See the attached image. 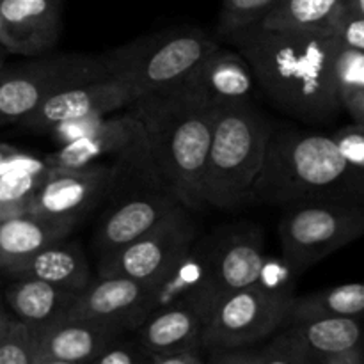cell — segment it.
<instances>
[{
  "label": "cell",
  "instance_id": "obj_1",
  "mask_svg": "<svg viewBox=\"0 0 364 364\" xmlns=\"http://www.w3.org/2000/svg\"><path fill=\"white\" fill-rule=\"evenodd\" d=\"M224 38L247 60L255 80L281 110L304 121H326L341 110L334 84V36L252 23Z\"/></svg>",
  "mask_w": 364,
  "mask_h": 364
},
{
  "label": "cell",
  "instance_id": "obj_2",
  "mask_svg": "<svg viewBox=\"0 0 364 364\" xmlns=\"http://www.w3.org/2000/svg\"><path fill=\"white\" fill-rule=\"evenodd\" d=\"M128 107L141 124L156 176L166 181L183 208H203L201 188L213 110L198 105L180 87L149 92Z\"/></svg>",
  "mask_w": 364,
  "mask_h": 364
},
{
  "label": "cell",
  "instance_id": "obj_3",
  "mask_svg": "<svg viewBox=\"0 0 364 364\" xmlns=\"http://www.w3.org/2000/svg\"><path fill=\"white\" fill-rule=\"evenodd\" d=\"M341 192L361 196L363 188L354 183L331 135L272 130L251 198L294 203L331 199Z\"/></svg>",
  "mask_w": 364,
  "mask_h": 364
},
{
  "label": "cell",
  "instance_id": "obj_4",
  "mask_svg": "<svg viewBox=\"0 0 364 364\" xmlns=\"http://www.w3.org/2000/svg\"><path fill=\"white\" fill-rule=\"evenodd\" d=\"M272 130L252 102L213 110L201 188L205 205L231 210L251 198Z\"/></svg>",
  "mask_w": 364,
  "mask_h": 364
},
{
  "label": "cell",
  "instance_id": "obj_5",
  "mask_svg": "<svg viewBox=\"0 0 364 364\" xmlns=\"http://www.w3.org/2000/svg\"><path fill=\"white\" fill-rule=\"evenodd\" d=\"M219 41L199 28H169L142 36L98 55L105 77L127 84L137 98L180 85Z\"/></svg>",
  "mask_w": 364,
  "mask_h": 364
},
{
  "label": "cell",
  "instance_id": "obj_6",
  "mask_svg": "<svg viewBox=\"0 0 364 364\" xmlns=\"http://www.w3.org/2000/svg\"><path fill=\"white\" fill-rule=\"evenodd\" d=\"M364 231V213L350 203L323 199L301 205L284 213L279 223L281 258L297 274H302L358 240Z\"/></svg>",
  "mask_w": 364,
  "mask_h": 364
},
{
  "label": "cell",
  "instance_id": "obj_7",
  "mask_svg": "<svg viewBox=\"0 0 364 364\" xmlns=\"http://www.w3.org/2000/svg\"><path fill=\"white\" fill-rule=\"evenodd\" d=\"M291 301L258 283L224 294L206 322L201 347L238 350L272 336L288 322Z\"/></svg>",
  "mask_w": 364,
  "mask_h": 364
},
{
  "label": "cell",
  "instance_id": "obj_8",
  "mask_svg": "<svg viewBox=\"0 0 364 364\" xmlns=\"http://www.w3.org/2000/svg\"><path fill=\"white\" fill-rule=\"evenodd\" d=\"M107 78L98 55H57L0 70V128L20 123L50 95Z\"/></svg>",
  "mask_w": 364,
  "mask_h": 364
},
{
  "label": "cell",
  "instance_id": "obj_9",
  "mask_svg": "<svg viewBox=\"0 0 364 364\" xmlns=\"http://www.w3.org/2000/svg\"><path fill=\"white\" fill-rule=\"evenodd\" d=\"M50 169H85L100 164L151 167L141 124L130 112L123 116H105L85 137L59 146L46 156Z\"/></svg>",
  "mask_w": 364,
  "mask_h": 364
},
{
  "label": "cell",
  "instance_id": "obj_10",
  "mask_svg": "<svg viewBox=\"0 0 364 364\" xmlns=\"http://www.w3.org/2000/svg\"><path fill=\"white\" fill-rule=\"evenodd\" d=\"M187 210V208H185ZM183 208L139 240L100 262L98 276H123L153 283L198 238Z\"/></svg>",
  "mask_w": 364,
  "mask_h": 364
},
{
  "label": "cell",
  "instance_id": "obj_11",
  "mask_svg": "<svg viewBox=\"0 0 364 364\" xmlns=\"http://www.w3.org/2000/svg\"><path fill=\"white\" fill-rule=\"evenodd\" d=\"M119 166L100 164L85 169H48L31 199L28 213L78 223L116 183Z\"/></svg>",
  "mask_w": 364,
  "mask_h": 364
},
{
  "label": "cell",
  "instance_id": "obj_12",
  "mask_svg": "<svg viewBox=\"0 0 364 364\" xmlns=\"http://www.w3.org/2000/svg\"><path fill=\"white\" fill-rule=\"evenodd\" d=\"M137 100L134 89L114 78H98L63 89L43 100L20 124L34 134H48L53 127L75 119L109 116Z\"/></svg>",
  "mask_w": 364,
  "mask_h": 364
},
{
  "label": "cell",
  "instance_id": "obj_13",
  "mask_svg": "<svg viewBox=\"0 0 364 364\" xmlns=\"http://www.w3.org/2000/svg\"><path fill=\"white\" fill-rule=\"evenodd\" d=\"M212 252L196 240L149 283L146 316L171 306H198L212 315L217 302L212 283Z\"/></svg>",
  "mask_w": 364,
  "mask_h": 364
},
{
  "label": "cell",
  "instance_id": "obj_14",
  "mask_svg": "<svg viewBox=\"0 0 364 364\" xmlns=\"http://www.w3.org/2000/svg\"><path fill=\"white\" fill-rule=\"evenodd\" d=\"M255 75L247 60L237 50L217 48L185 77L180 87L191 100L205 109L238 105L251 102Z\"/></svg>",
  "mask_w": 364,
  "mask_h": 364
},
{
  "label": "cell",
  "instance_id": "obj_15",
  "mask_svg": "<svg viewBox=\"0 0 364 364\" xmlns=\"http://www.w3.org/2000/svg\"><path fill=\"white\" fill-rule=\"evenodd\" d=\"M148 284L123 276H98L77 294L64 318L92 320L121 331L137 329L146 316Z\"/></svg>",
  "mask_w": 364,
  "mask_h": 364
},
{
  "label": "cell",
  "instance_id": "obj_16",
  "mask_svg": "<svg viewBox=\"0 0 364 364\" xmlns=\"http://www.w3.org/2000/svg\"><path fill=\"white\" fill-rule=\"evenodd\" d=\"M60 0H0V46L18 55H41L59 41Z\"/></svg>",
  "mask_w": 364,
  "mask_h": 364
},
{
  "label": "cell",
  "instance_id": "obj_17",
  "mask_svg": "<svg viewBox=\"0 0 364 364\" xmlns=\"http://www.w3.org/2000/svg\"><path fill=\"white\" fill-rule=\"evenodd\" d=\"M183 208L174 196L141 194L121 203L103 219L96 233L100 262L139 240Z\"/></svg>",
  "mask_w": 364,
  "mask_h": 364
},
{
  "label": "cell",
  "instance_id": "obj_18",
  "mask_svg": "<svg viewBox=\"0 0 364 364\" xmlns=\"http://www.w3.org/2000/svg\"><path fill=\"white\" fill-rule=\"evenodd\" d=\"M208 318L210 313L198 306H171L160 309L146 316L135 329L139 331V345L151 358L198 352Z\"/></svg>",
  "mask_w": 364,
  "mask_h": 364
},
{
  "label": "cell",
  "instance_id": "obj_19",
  "mask_svg": "<svg viewBox=\"0 0 364 364\" xmlns=\"http://www.w3.org/2000/svg\"><path fill=\"white\" fill-rule=\"evenodd\" d=\"M123 333L114 326L78 318H63L36 331V358L87 364L102 348Z\"/></svg>",
  "mask_w": 364,
  "mask_h": 364
},
{
  "label": "cell",
  "instance_id": "obj_20",
  "mask_svg": "<svg viewBox=\"0 0 364 364\" xmlns=\"http://www.w3.org/2000/svg\"><path fill=\"white\" fill-rule=\"evenodd\" d=\"M77 223L46 217L25 215L0 223V270L16 276L34 255L55 242L64 240Z\"/></svg>",
  "mask_w": 364,
  "mask_h": 364
},
{
  "label": "cell",
  "instance_id": "obj_21",
  "mask_svg": "<svg viewBox=\"0 0 364 364\" xmlns=\"http://www.w3.org/2000/svg\"><path fill=\"white\" fill-rule=\"evenodd\" d=\"M265 262V247L258 231H242L228 238L219 251L212 252V283L217 299L258 283Z\"/></svg>",
  "mask_w": 364,
  "mask_h": 364
},
{
  "label": "cell",
  "instance_id": "obj_22",
  "mask_svg": "<svg viewBox=\"0 0 364 364\" xmlns=\"http://www.w3.org/2000/svg\"><path fill=\"white\" fill-rule=\"evenodd\" d=\"M345 11L364 14V0H279L258 23L272 31L333 36Z\"/></svg>",
  "mask_w": 364,
  "mask_h": 364
},
{
  "label": "cell",
  "instance_id": "obj_23",
  "mask_svg": "<svg viewBox=\"0 0 364 364\" xmlns=\"http://www.w3.org/2000/svg\"><path fill=\"white\" fill-rule=\"evenodd\" d=\"M78 291L64 290L34 277H18L6 290V301L16 320L32 333L63 320L70 311Z\"/></svg>",
  "mask_w": 364,
  "mask_h": 364
},
{
  "label": "cell",
  "instance_id": "obj_24",
  "mask_svg": "<svg viewBox=\"0 0 364 364\" xmlns=\"http://www.w3.org/2000/svg\"><path fill=\"white\" fill-rule=\"evenodd\" d=\"M34 277L64 290L80 291L91 283V269L84 251L75 242H55L32 256L16 274Z\"/></svg>",
  "mask_w": 364,
  "mask_h": 364
},
{
  "label": "cell",
  "instance_id": "obj_25",
  "mask_svg": "<svg viewBox=\"0 0 364 364\" xmlns=\"http://www.w3.org/2000/svg\"><path fill=\"white\" fill-rule=\"evenodd\" d=\"M48 169L45 159L18 148L0 162V223L28 213L32 196Z\"/></svg>",
  "mask_w": 364,
  "mask_h": 364
},
{
  "label": "cell",
  "instance_id": "obj_26",
  "mask_svg": "<svg viewBox=\"0 0 364 364\" xmlns=\"http://www.w3.org/2000/svg\"><path fill=\"white\" fill-rule=\"evenodd\" d=\"M290 334L299 347L318 364L322 359L361 345V316H331L291 323Z\"/></svg>",
  "mask_w": 364,
  "mask_h": 364
},
{
  "label": "cell",
  "instance_id": "obj_27",
  "mask_svg": "<svg viewBox=\"0 0 364 364\" xmlns=\"http://www.w3.org/2000/svg\"><path fill=\"white\" fill-rule=\"evenodd\" d=\"M364 313V287L347 283L315 291L304 297H294L288 322L331 318V316H361Z\"/></svg>",
  "mask_w": 364,
  "mask_h": 364
},
{
  "label": "cell",
  "instance_id": "obj_28",
  "mask_svg": "<svg viewBox=\"0 0 364 364\" xmlns=\"http://www.w3.org/2000/svg\"><path fill=\"white\" fill-rule=\"evenodd\" d=\"M334 84L340 107L354 124L364 127V52L338 45L334 59Z\"/></svg>",
  "mask_w": 364,
  "mask_h": 364
},
{
  "label": "cell",
  "instance_id": "obj_29",
  "mask_svg": "<svg viewBox=\"0 0 364 364\" xmlns=\"http://www.w3.org/2000/svg\"><path fill=\"white\" fill-rule=\"evenodd\" d=\"M279 0H223L219 31L228 34L237 28L258 23Z\"/></svg>",
  "mask_w": 364,
  "mask_h": 364
},
{
  "label": "cell",
  "instance_id": "obj_30",
  "mask_svg": "<svg viewBox=\"0 0 364 364\" xmlns=\"http://www.w3.org/2000/svg\"><path fill=\"white\" fill-rule=\"evenodd\" d=\"M34 333L20 320H11L0 340V364H34Z\"/></svg>",
  "mask_w": 364,
  "mask_h": 364
},
{
  "label": "cell",
  "instance_id": "obj_31",
  "mask_svg": "<svg viewBox=\"0 0 364 364\" xmlns=\"http://www.w3.org/2000/svg\"><path fill=\"white\" fill-rule=\"evenodd\" d=\"M334 144L350 173L352 180L358 187L363 188L364 178V127L350 124L333 135Z\"/></svg>",
  "mask_w": 364,
  "mask_h": 364
},
{
  "label": "cell",
  "instance_id": "obj_32",
  "mask_svg": "<svg viewBox=\"0 0 364 364\" xmlns=\"http://www.w3.org/2000/svg\"><path fill=\"white\" fill-rule=\"evenodd\" d=\"M256 364H315L308 354L299 347L290 331L281 334L265 350L258 352Z\"/></svg>",
  "mask_w": 364,
  "mask_h": 364
},
{
  "label": "cell",
  "instance_id": "obj_33",
  "mask_svg": "<svg viewBox=\"0 0 364 364\" xmlns=\"http://www.w3.org/2000/svg\"><path fill=\"white\" fill-rule=\"evenodd\" d=\"M299 274L284 262L281 259H272L267 258L265 265H263L262 274H259L258 284H262L265 290L274 291L277 295H283V297L294 299V288H295V277Z\"/></svg>",
  "mask_w": 364,
  "mask_h": 364
},
{
  "label": "cell",
  "instance_id": "obj_34",
  "mask_svg": "<svg viewBox=\"0 0 364 364\" xmlns=\"http://www.w3.org/2000/svg\"><path fill=\"white\" fill-rule=\"evenodd\" d=\"M144 355L148 354L139 343L117 341L116 338L105 348H102L96 354V358L91 359L87 364H146L149 359H144Z\"/></svg>",
  "mask_w": 364,
  "mask_h": 364
},
{
  "label": "cell",
  "instance_id": "obj_35",
  "mask_svg": "<svg viewBox=\"0 0 364 364\" xmlns=\"http://www.w3.org/2000/svg\"><path fill=\"white\" fill-rule=\"evenodd\" d=\"M334 39L343 48L363 50L364 52V14L345 11L334 28Z\"/></svg>",
  "mask_w": 364,
  "mask_h": 364
},
{
  "label": "cell",
  "instance_id": "obj_36",
  "mask_svg": "<svg viewBox=\"0 0 364 364\" xmlns=\"http://www.w3.org/2000/svg\"><path fill=\"white\" fill-rule=\"evenodd\" d=\"M208 364H256L258 354L238 350H212Z\"/></svg>",
  "mask_w": 364,
  "mask_h": 364
},
{
  "label": "cell",
  "instance_id": "obj_37",
  "mask_svg": "<svg viewBox=\"0 0 364 364\" xmlns=\"http://www.w3.org/2000/svg\"><path fill=\"white\" fill-rule=\"evenodd\" d=\"M146 364H205L203 359L199 358L198 352H180V354H169V355H155L149 358Z\"/></svg>",
  "mask_w": 364,
  "mask_h": 364
},
{
  "label": "cell",
  "instance_id": "obj_38",
  "mask_svg": "<svg viewBox=\"0 0 364 364\" xmlns=\"http://www.w3.org/2000/svg\"><path fill=\"white\" fill-rule=\"evenodd\" d=\"M318 364H363V347L359 345V347L350 348V350L331 355V358L322 359Z\"/></svg>",
  "mask_w": 364,
  "mask_h": 364
},
{
  "label": "cell",
  "instance_id": "obj_39",
  "mask_svg": "<svg viewBox=\"0 0 364 364\" xmlns=\"http://www.w3.org/2000/svg\"><path fill=\"white\" fill-rule=\"evenodd\" d=\"M9 323H11L9 315H7V313L4 311L2 308H0V340H2V336H4V334H6V331H7V327H9Z\"/></svg>",
  "mask_w": 364,
  "mask_h": 364
},
{
  "label": "cell",
  "instance_id": "obj_40",
  "mask_svg": "<svg viewBox=\"0 0 364 364\" xmlns=\"http://www.w3.org/2000/svg\"><path fill=\"white\" fill-rule=\"evenodd\" d=\"M14 146H11V144H4V142H0V162H2L4 159H6V156H9L11 153L14 151Z\"/></svg>",
  "mask_w": 364,
  "mask_h": 364
},
{
  "label": "cell",
  "instance_id": "obj_41",
  "mask_svg": "<svg viewBox=\"0 0 364 364\" xmlns=\"http://www.w3.org/2000/svg\"><path fill=\"white\" fill-rule=\"evenodd\" d=\"M34 364H73V363L59 361V359H50V358H36Z\"/></svg>",
  "mask_w": 364,
  "mask_h": 364
},
{
  "label": "cell",
  "instance_id": "obj_42",
  "mask_svg": "<svg viewBox=\"0 0 364 364\" xmlns=\"http://www.w3.org/2000/svg\"><path fill=\"white\" fill-rule=\"evenodd\" d=\"M4 68V53H2V50H0V70H2Z\"/></svg>",
  "mask_w": 364,
  "mask_h": 364
},
{
  "label": "cell",
  "instance_id": "obj_43",
  "mask_svg": "<svg viewBox=\"0 0 364 364\" xmlns=\"http://www.w3.org/2000/svg\"><path fill=\"white\" fill-rule=\"evenodd\" d=\"M0 50H2V48H0Z\"/></svg>",
  "mask_w": 364,
  "mask_h": 364
}]
</instances>
